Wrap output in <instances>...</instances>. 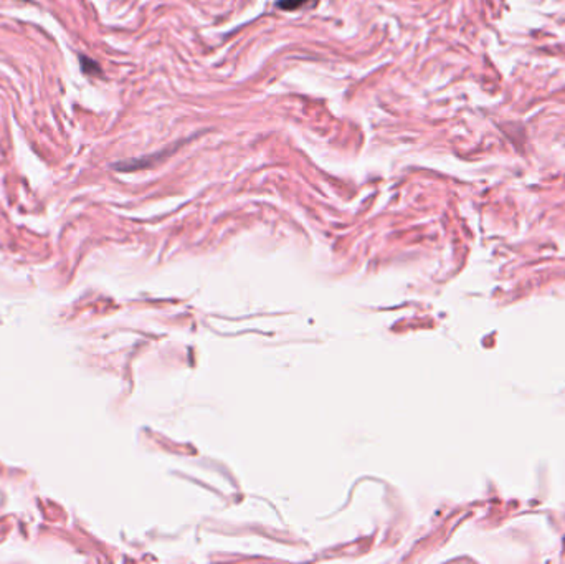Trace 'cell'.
Masks as SVG:
<instances>
[{
    "label": "cell",
    "instance_id": "6da1fadb",
    "mask_svg": "<svg viewBox=\"0 0 565 564\" xmlns=\"http://www.w3.org/2000/svg\"><path fill=\"white\" fill-rule=\"evenodd\" d=\"M174 149L176 148L169 149V151H161V153L150 154V156H143V157H138V159H126V161H120V162L113 164V167H115L116 171H121V172L148 169V167L154 166V164H157L159 161H162V159H166L169 154L174 153Z\"/></svg>",
    "mask_w": 565,
    "mask_h": 564
},
{
    "label": "cell",
    "instance_id": "7a4b0ae2",
    "mask_svg": "<svg viewBox=\"0 0 565 564\" xmlns=\"http://www.w3.org/2000/svg\"><path fill=\"white\" fill-rule=\"evenodd\" d=\"M80 66H81V71L88 76H101L103 75V70H101V66H99V63L94 62L93 58L86 57V55H80Z\"/></svg>",
    "mask_w": 565,
    "mask_h": 564
},
{
    "label": "cell",
    "instance_id": "3957f363",
    "mask_svg": "<svg viewBox=\"0 0 565 564\" xmlns=\"http://www.w3.org/2000/svg\"><path fill=\"white\" fill-rule=\"evenodd\" d=\"M306 3H309V0H278L276 7L282 8V10H296Z\"/></svg>",
    "mask_w": 565,
    "mask_h": 564
}]
</instances>
